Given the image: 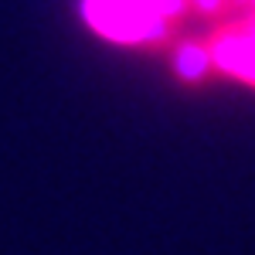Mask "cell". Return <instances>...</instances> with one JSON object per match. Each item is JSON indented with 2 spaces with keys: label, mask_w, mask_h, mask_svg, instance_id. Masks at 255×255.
Returning <instances> with one entry per match:
<instances>
[{
  "label": "cell",
  "mask_w": 255,
  "mask_h": 255,
  "mask_svg": "<svg viewBox=\"0 0 255 255\" xmlns=\"http://www.w3.org/2000/svg\"><path fill=\"white\" fill-rule=\"evenodd\" d=\"M180 7L184 0H85V17L99 34L133 44L157 38L167 14Z\"/></svg>",
  "instance_id": "obj_1"
}]
</instances>
